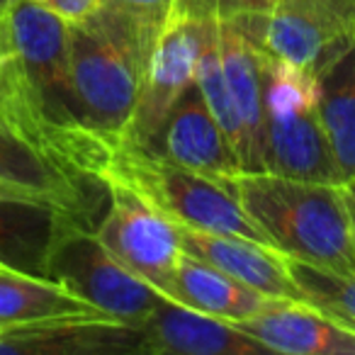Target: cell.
<instances>
[{
  "label": "cell",
  "mask_w": 355,
  "mask_h": 355,
  "mask_svg": "<svg viewBox=\"0 0 355 355\" xmlns=\"http://www.w3.org/2000/svg\"><path fill=\"white\" fill-rule=\"evenodd\" d=\"M205 22L166 20L144 71L134 114L117 146L151 148L153 139L166 124L168 114L195 83Z\"/></svg>",
  "instance_id": "ba28073f"
},
{
  "label": "cell",
  "mask_w": 355,
  "mask_h": 355,
  "mask_svg": "<svg viewBox=\"0 0 355 355\" xmlns=\"http://www.w3.org/2000/svg\"><path fill=\"white\" fill-rule=\"evenodd\" d=\"M195 85H198L200 93H202L214 122L227 134L229 144H232V148L236 151V156H241V144H243L241 122H239L236 105H234L232 90H229L227 71H224L217 20L205 22V27H202V51H200L198 71H195Z\"/></svg>",
  "instance_id": "44dd1931"
},
{
  "label": "cell",
  "mask_w": 355,
  "mask_h": 355,
  "mask_svg": "<svg viewBox=\"0 0 355 355\" xmlns=\"http://www.w3.org/2000/svg\"><path fill=\"white\" fill-rule=\"evenodd\" d=\"M44 277L69 287L100 314L132 326H141L166 297L122 266L90 227L73 219L61 224L46 256Z\"/></svg>",
  "instance_id": "5b68a950"
},
{
  "label": "cell",
  "mask_w": 355,
  "mask_h": 355,
  "mask_svg": "<svg viewBox=\"0 0 355 355\" xmlns=\"http://www.w3.org/2000/svg\"><path fill=\"white\" fill-rule=\"evenodd\" d=\"M141 353L151 355H253L268 353L263 343L232 321L190 309L163 297L141 326Z\"/></svg>",
  "instance_id": "5bb4252c"
},
{
  "label": "cell",
  "mask_w": 355,
  "mask_h": 355,
  "mask_svg": "<svg viewBox=\"0 0 355 355\" xmlns=\"http://www.w3.org/2000/svg\"><path fill=\"white\" fill-rule=\"evenodd\" d=\"M0 78L49 132L83 137L69 61V22L35 0H10L0 44Z\"/></svg>",
  "instance_id": "3957f363"
},
{
  "label": "cell",
  "mask_w": 355,
  "mask_h": 355,
  "mask_svg": "<svg viewBox=\"0 0 355 355\" xmlns=\"http://www.w3.org/2000/svg\"><path fill=\"white\" fill-rule=\"evenodd\" d=\"M166 297L232 324L258 314L270 302V297L261 295L253 287L239 282L236 277L217 270L214 266L185 251L178 261Z\"/></svg>",
  "instance_id": "e0dca14e"
},
{
  "label": "cell",
  "mask_w": 355,
  "mask_h": 355,
  "mask_svg": "<svg viewBox=\"0 0 355 355\" xmlns=\"http://www.w3.org/2000/svg\"><path fill=\"white\" fill-rule=\"evenodd\" d=\"M100 190L107 185L66 171L0 112V200L44 205L90 227Z\"/></svg>",
  "instance_id": "52a82bcc"
},
{
  "label": "cell",
  "mask_w": 355,
  "mask_h": 355,
  "mask_svg": "<svg viewBox=\"0 0 355 355\" xmlns=\"http://www.w3.org/2000/svg\"><path fill=\"white\" fill-rule=\"evenodd\" d=\"M340 193H343L345 209H348L350 224H353V232H355V178H348V180L340 183Z\"/></svg>",
  "instance_id": "d4e9b609"
},
{
  "label": "cell",
  "mask_w": 355,
  "mask_h": 355,
  "mask_svg": "<svg viewBox=\"0 0 355 355\" xmlns=\"http://www.w3.org/2000/svg\"><path fill=\"white\" fill-rule=\"evenodd\" d=\"M148 151L227 185L243 173L236 151L222 127L214 122L195 83L178 100Z\"/></svg>",
  "instance_id": "30bf717a"
},
{
  "label": "cell",
  "mask_w": 355,
  "mask_h": 355,
  "mask_svg": "<svg viewBox=\"0 0 355 355\" xmlns=\"http://www.w3.org/2000/svg\"><path fill=\"white\" fill-rule=\"evenodd\" d=\"M3 268H8V266H6V263H0V270H3Z\"/></svg>",
  "instance_id": "4316f807"
},
{
  "label": "cell",
  "mask_w": 355,
  "mask_h": 355,
  "mask_svg": "<svg viewBox=\"0 0 355 355\" xmlns=\"http://www.w3.org/2000/svg\"><path fill=\"white\" fill-rule=\"evenodd\" d=\"M103 3L158 27H163V22L168 20V10H171V0H103Z\"/></svg>",
  "instance_id": "603a6c76"
},
{
  "label": "cell",
  "mask_w": 355,
  "mask_h": 355,
  "mask_svg": "<svg viewBox=\"0 0 355 355\" xmlns=\"http://www.w3.org/2000/svg\"><path fill=\"white\" fill-rule=\"evenodd\" d=\"M266 168L314 183H343L316 103L266 105Z\"/></svg>",
  "instance_id": "7c38bea8"
},
{
  "label": "cell",
  "mask_w": 355,
  "mask_h": 355,
  "mask_svg": "<svg viewBox=\"0 0 355 355\" xmlns=\"http://www.w3.org/2000/svg\"><path fill=\"white\" fill-rule=\"evenodd\" d=\"M110 207L95 229L100 243L134 275L166 295L183 256L175 224L122 185H107Z\"/></svg>",
  "instance_id": "9c48e42d"
},
{
  "label": "cell",
  "mask_w": 355,
  "mask_h": 355,
  "mask_svg": "<svg viewBox=\"0 0 355 355\" xmlns=\"http://www.w3.org/2000/svg\"><path fill=\"white\" fill-rule=\"evenodd\" d=\"M316 112L340 178H355V44L316 73Z\"/></svg>",
  "instance_id": "ac0fdd59"
},
{
  "label": "cell",
  "mask_w": 355,
  "mask_h": 355,
  "mask_svg": "<svg viewBox=\"0 0 355 355\" xmlns=\"http://www.w3.org/2000/svg\"><path fill=\"white\" fill-rule=\"evenodd\" d=\"M8 10H10V0H0V44H3V27H6Z\"/></svg>",
  "instance_id": "484cf974"
},
{
  "label": "cell",
  "mask_w": 355,
  "mask_h": 355,
  "mask_svg": "<svg viewBox=\"0 0 355 355\" xmlns=\"http://www.w3.org/2000/svg\"><path fill=\"white\" fill-rule=\"evenodd\" d=\"M66 219L73 217L44 205L0 200V263L44 277L49 248Z\"/></svg>",
  "instance_id": "ffe728a7"
},
{
  "label": "cell",
  "mask_w": 355,
  "mask_h": 355,
  "mask_svg": "<svg viewBox=\"0 0 355 355\" xmlns=\"http://www.w3.org/2000/svg\"><path fill=\"white\" fill-rule=\"evenodd\" d=\"M287 266L300 290L304 292L306 302L321 306L329 314L355 319V275L326 270L290 256H287Z\"/></svg>",
  "instance_id": "7402d4cb"
},
{
  "label": "cell",
  "mask_w": 355,
  "mask_h": 355,
  "mask_svg": "<svg viewBox=\"0 0 355 355\" xmlns=\"http://www.w3.org/2000/svg\"><path fill=\"white\" fill-rule=\"evenodd\" d=\"M232 193L270 243L297 261L355 275V232L340 183L239 173Z\"/></svg>",
  "instance_id": "7a4b0ae2"
},
{
  "label": "cell",
  "mask_w": 355,
  "mask_h": 355,
  "mask_svg": "<svg viewBox=\"0 0 355 355\" xmlns=\"http://www.w3.org/2000/svg\"><path fill=\"white\" fill-rule=\"evenodd\" d=\"M158 25L100 6L69 25V61L80 119L117 146L129 127Z\"/></svg>",
  "instance_id": "6da1fadb"
},
{
  "label": "cell",
  "mask_w": 355,
  "mask_h": 355,
  "mask_svg": "<svg viewBox=\"0 0 355 355\" xmlns=\"http://www.w3.org/2000/svg\"><path fill=\"white\" fill-rule=\"evenodd\" d=\"M175 224V222H173ZM185 253L236 277L270 300H306L287 266V253L243 236L212 234L175 224Z\"/></svg>",
  "instance_id": "9a60e30c"
},
{
  "label": "cell",
  "mask_w": 355,
  "mask_h": 355,
  "mask_svg": "<svg viewBox=\"0 0 355 355\" xmlns=\"http://www.w3.org/2000/svg\"><path fill=\"white\" fill-rule=\"evenodd\" d=\"M103 180L132 190L175 224L272 246L227 183L178 166L148 148L114 146Z\"/></svg>",
  "instance_id": "277c9868"
},
{
  "label": "cell",
  "mask_w": 355,
  "mask_h": 355,
  "mask_svg": "<svg viewBox=\"0 0 355 355\" xmlns=\"http://www.w3.org/2000/svg\"><path fill=\"white\" fill-rule=\"evenodd\" d=\"M234 326L266 345L268 353L355 355V331L306 300H270Z\"/></svg>",
  "instance_id": "8fae6325"
},
{
  "label": "cell",
  "mask_w": 355,
  "mask_h": 355,
  "mask_svg": "<svg viewBox=\"0 0 355 355\" xmlns=\"http://www.w3.org/2000/svg\"><path fill=\"white\" fill-rule=\"evenodd\" d=\"M219 46H222L224 71L229 90L241 122V171L266 173V90L258 51L251 42L227 20H217Z\"/></svg>",
  "instance_id": "2e32d148"
},
{
  "label": "cell",
  "mask_w": 355,
  "mask_h": 355,
  "mask_svg": "<svg viewBox=\"0 0 355 355\" xmlns=\"http://www.w3.org/2000/svg\"><path fill=\"white\" fill-rule=\"evenodd\" d=\"M42 8L56 12L59 17H64L66 22H80L85 17H90L100 6L103 0H35Z\"/></svg>",
  "instance_id": "cb8c5ba5"
},
{
  "label": "cell",
  "mask_w": 355,
  "mask_h": 355,
  "mask_svg": "<svg viewBox=\"0 0 355 355\" xmlns=\"http://www.w3.org/2000/svg\"><path fill=\"white\" fill-rule=\"evenodd\" d=\"M69 316H105L78 295L49 277L0 270V326L35 324V321L69 319Z\"/></svg>",
  "instance_id": "d6986e66"
},
{
  "label": "cell",
  "mask_w": 355,
  "mask_h": 355,
  "mask_svg": "<svg viewBox=\"0 0 355 355\" xmlns=\"http://www.w3.org/2000/svg\"><path fill=\"white\" fill-rule=\"evenodd\" d=\"M227 22L258 54L314 76L355 44V0H282L268 12Z\"/></svg>",
  "instance_id": "8992f818"
},
{
  "label": "cell",
  "mask_w": 355,
  "mask_h": 355,
  "mask_svg": "<svg viewBox=\"0 0 355 355\" xmlns=\"http://www.w3.org/2000/svg\"><path fill=\"white\" fill-rule=\"evenodd\" d=\"M0 353H141V329L110 316H69L35 324L0 326Z\"/></svg>",
  "instance_id": "4fadbf2b"
}]
</instances>
